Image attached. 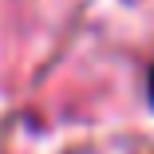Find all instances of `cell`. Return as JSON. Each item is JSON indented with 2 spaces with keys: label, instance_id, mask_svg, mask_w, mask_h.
Returning a JSON list of instances; mask_svg holds the SVG:
<instances>
[{
  "label": "cell",
  "instance_id": "1",
  "mask_svg": "<svg viewBox=\"0 0 154 154\" xmlns=\"http://www.w3.org/2000/svg\"><path fill=\"white\" fill-rule=\"evenodd\" d=\"M150 99H154V71H150Z\"/></svg>",
  "mask_w": 154,
  "mask_h": 154
}]
</instances>
